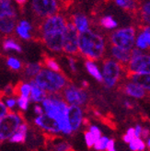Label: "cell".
<instances>
[{
	"mask_svg": "<svg viewBox=\"0 0 150 151\" xmlns=\"http://www.w3.org/2000/svg\"><path fill=\"white\" fill-rule=\"evenodd\" d=\"M141 18L144 22L150 25V1L143 4L141 7Z\"/></svg>",
	"mask_w": 150,
	"mask_h": 151,
	"instance_id": "37",
	"label": "cell"
},
{
	"mask_svg": "<svg viewBox=\"0 0 150 151\" xmlns=\"http://www.w3.org/2000/svg\"><path fill=\"white\" fill-rule=\"evenodd\" d=\"M32 92V83L31 81H19L15 86V93L17 97L29 98Z\"/></svg>",
	"mask_w": 150,
	"mask_h": 151,
	"instance_id": "26",
	"label": "cell"
},
{
	"mask_svg": "<svg viewBox=\"0 0 150 151\" xmlns=\"http://www.w3.org/2000/svg\"><path fill=\"white\" fill-rule=\"evenodd\" d=\"M128 147L130 151H146V140L142 137H136L128 144Z\"/></svg>",
	"mask_w": 150,
	"mask_h": 151,
	"instance_id": "30",
	"label": "cell"
},
{
	"mask_svg": "<svg viewBox=\"0 0 150 151\" xmlns=\"http://www.w3.org/2000/svg\"><path fill=\"white\" fill-rule=\"evenodd\" d=\"M33 12L42 19H46L57 14L59 10L58 0H32Z\"/></svg>",
	"mask_w": 150,
	"mask_h": 151,
	"instance_id": "11",
	"label": "cell"
},
{
	"mask_svg": "<svg viewBox=\"0 0 150 151\" xmlns=\"http://www.w3.org/2000/svg\"><path fill=\"white\" fill-rule=\"evenodd\" d=\"M150 137V127L148 126H144L143 127V132H142V138H144L145 140Z\"/></svg>",
	"mask_w": 150,
	"mask_h": 151,
	"instance_id": "45",
	"label": "cell"
},
{
	"mask_svg": "<svg viewBox=\"0 0 150 151\" xmlns=\"http://www.w3.org/2000/svg\"><path fill=\"white\" fill-rule=\"evenodd\" d=\"M17 101H18V111L20 112H25L29 109L31 106V100L29 98L25 97H17Z\"/></svg>",
	"mask_w": 150,
	"mask_h": 151,
	"instance_id": "35",
	"label": "cell"
},
{
	"mask_svg": "<svg viewBox=\"0 0 150 151\" xmlns=\"http://www.w3.org/2000/svg\"><path fill=\"white\" fill-rule=\"evenodd\" d=\"M2 48L4 50V52H22V48H21V45L17 42L16 39L10 37V36H7L5 37V39L2 42Z\"/></svg>",
	"mask_w": 150,
	"mask_h": 151,
	"instance_id": "24",
	"label": "cell"
},
{
	"mask_svg": "<svg viewBox=\"0 0 150 151\" xmlns=\"http://www.w3.org/2000/svg\"><path fill=\"white\" fill-rule=\"evenodd\" d=\"M81 86H82V88H86L88 87V83L87 81H82Z\"/></svg>",
	"mask_w": 150,
	"mask_h": 151,
	"instance_id": "50",
	"label": "cell"
},
{
	"mask_svg": "<svg viewBox=\"0 0 150 151\" xmlns=\"http://www.w3.org/2000/svg\"><path fill=\"white\" fill-rule=\"evenodd\" d=\"M6 65L12 71L19 72L23 69V63L16 56H7L6 59Z\"/></svg>",
	"mask_w": 150,
	"mask_h": 151,
	"instance_id": "28",
	"label": "cell"
},
{
	"mask_svg": "<svg viewBox=\"0 0 150 151\" xmlns=\"http://www.w3.org/2000/svg\"><path fill=\"white\" fill-rule=\"evenodd\" d=\"M24 122L25 118L22 112L19 111H9L5 117L0 119V144L9 141L13 134Z\"/></svg>",
	"mask_w": 150,
	"mask_h": 151,
	"instance_id": "6",
	"label": "cell"
},
{
	"mask_svg": "<svg viewBox=\"0 0 150 151\" xmlns=\"http://www.w3.org/2000/svg\"><path fill=\"white\" fill-rule=\"evenodd\" d=\"M61 95L68 105H75V106L83 107L89 100V96L85 88L82 87H77L73 84L67 85L62 91Z\"/></svg>",
	"mask_w": 150,
	"mask_h": 151,
	"instance_id": "9",
	"label": "cell"
},
{
	"mask_svg": "<svg viewBox=\"0 0 150 151\" xmlns=\"http://www.w3.org/2000/svg\"><path fill=\"white\" fill-rule=\"evenodd\" d=\"M83 138H84L85 145L88 148H93L96 141L99 139V137H97V135H95L93 133H91L88 129H86V131L83 134Z\"/></svg>",
	"mask_w": 150,
	"mask_h": 151,
	"instance_id": "33",
	"label": "cell"
},
{
	"mask_svg": "<svg viewBox=\"0 0 150 151\" xmlns=\"http://www.w3.org/2000/svg\"><path fill=\"white\" fill-rule=\"evenodd\" d=\"M46 147L47 151H73L70 143L62 137H47Z\"/></svg>",
	"mask_w": 150,
	"mask_h": 151,
	"instance_id": "16",
	"label": "cell"
},
{
	"mask_svg": "<svg viewBox=\"0 0 150 151\" xmlns=\"http://www.w3.org/2000/svg\"><path fill=\"white\" fill-rule=\"evenodd\" d=\"M9 112V109L6 108L4 101L0 99V119H2L3 117H5Z\"/></svg>",
	"mask_w": 150,
	"mask_h": 151,
	"instance_id": "42",
	"label": "cell"
},
{
	"mask_svg": "<svg viewBox=\"0 0 150 151\" xmlns=\"http://www.w3.org/2000/svg\"><path fill=\"white\" fill-rule=\"evenodd\" d=\"M122 91L126 96L132 98L133 100H142L146 98L147 94L146 90L143 87L130 79H128V81H126L123 84Z\"/></svg>",
	"mask_w": 150,
	"mask_h": 151,
	"instance_id": "15",
	"label": "cell"
},
{
	"mask_svg": "<svg viewBox=\"0 0 150 151\" xmlns=\"http://www.w3.org/2000/svg\"><path fill=\"white\" fill-rule=\"evenodd\" d=\"M14 95H16V93H15V86L9 84L5 86L3 89H1V95L0 96L6 97V96H14Z\"/></svg>",
	"mask_w": 150,
	"mask_h": 151,
	"instance_id": "39",
	"label": "cell"
},
{
	"mask_svg": "<svg viewBox=\"0 0 150 151\" xmlns=\"http://www.w3.org/2000/svg\"><path fill=\"white\" fill-rule=\"evenodd\" d=\"M15 2L17 4H19V6H22V5H25L27 3V0H15Z\"/></svg>",
	"mask_w": 150,
	"mask_h": 151,
	"instance_id": "48",
	"label": "cell"
},
{
	"mask_svg": "<svg viewBox=\"0 0 150 151\" xmlns=\"http://www.w3.org/2000/svg\"><path fill=\"white\" fill-rule=\"evenodd\" d=\"M79 52L87 57L88 60H99L105 52V42L103 37L90 29L79 32L78 35Z\"/></svg>",
	"mask_w": 150,
	"mask_h": 151,
	"instance_id": "3",
	"label": "cell"
},
{
	"mask_svg": "<svg viewBox=\"0 0 150 151\" xmlns=\"http://www.w3.org/2000/svg\"><path fill=\"white\" fill-rule=\"evenodd\" d=\"M123 65L112 59H105L102 64V82L108 88H114L121 79Z\"/></svg>",
	"mask_w": 150,
	"mask_h": 151,
	"instance_id": "8",
	"label": "cell"
},
{
	"mask_svg": "<svg viewBox=\"0 0 150 151\" xmlns=\"http://www.w3.org/2000/svg\"><path fill=\"white\" fill-rule=\"evenodd\" d=\"M43 68V66L40 63H28L24 65L23 69V75L24 77L29 79V80H32L34 78L38 75L41 70Z\"/></svg>",
	"mask_w": 150,
	"mask_h": 151,
	"instance_id": "23",
	"label": "cell"
},
{
	"mask_svg": "<svg viewBox=\"0 0 150 151\" xmlns=\"http://www.w3.org/2000/svg\"><path fill=\"white\" fill-rule=\"evenodd\" d=\"M68 64H69V67L72 72L76 73L78 71V68H77V65H76V61L72 58V57H69L68 58Z\"/></svg>",
	"mask_w": 150,
	"mask_h": 151,
	"instance_id": "44",
	"label": "cell"
},
{
	"mask_svg": "<svg viewBox=\"0 0 150 151\" xmlns=\"http://www.w3.org/2000/svg\"><path fill=\"white\" fill-rule=\"evenodd\" d=\"M67 116H68V120H69V123H70L74 134L79 132L82 128H83L85 121H86L83 107L69 105Z\"/></svg>",
	"mask_w": 150,
	"mask_h": 151,
	"instance_id": "14",
	"label": "cell"
},
{
	"mask_svg": "<svg viewBox=\"0 0 150 151\" xmlns=\"http://www.w3.org/2000/svg\"><path fill=\"white\" fill-rule=\"evenodd\" d=\"M87 129L89 130L91 133H93L95 135H97V137H98L99 138L102 135V131L100 129V127L99 125H97V124H88Z\"/></svg>",
	"mask_w": 150,
	"mask_h": 151,
	"instance_id": "40",
	"label": "cell"
},
{
	"mask_svg": "<svg viewBox=\"0 0 150 151\" xmlns=\"http://www.w3.org/2000/svg\"><path fill=\"white\" fill-rule=\"evenodd\" d=\"M32 111L34 113L35 116H38V115H42L44 113V110L42 103H35L32 107Z\"/></svg>",
	"mask_w": 150,
	"mask_h": 151,
	"instance_id": "41",
	"label": "cell"
},
{
	"mask_svg": "<svg viewBox=\"0 0 150 151\" xmlns=\"http://www.w3.org/2000/svg\"><path fill=\"white\" fill-rule=\"evenodd\" d=\"M44 113L57 120L62 126L63 137H72L74 134L68 120L69 105L61 94H48L46 99L42 102Z\"/></svg>",
	"mask_w": 150,
	"mask_h": 151,
	"instance_id": "2",
	"label": "cell"
},
{
	"mask_svg": "<svg viewBox=\"0 0 150 151\" xmlns=\"http://www.w3.org/2000/svg\"><path fill=\"white\" fill-rule=\"evenodd\" d=\"M107 151H117V149L115 148V149H111V150H107Z\"/></svg>",
	"mask_w": 150,
	"mask_h": 151,
	"instance_id": "51",
	"label": "cell"
},
{
	"mask_svg": "<svg viewBox=\"0 0 150 151\" xmlns=\"http://www.w3.org/2000/svg\"><path fill=\"white\" fill-rule=\"evenodd\" d=\"M111 42L114 46L131 51L136 43V29L128 27L115 31L111 35Z\"/></svg>",
	"mask_w": 150,
	"mask_h": 151,
	"instance_id": "10",
	"label": "cell"
},
{
	"mask_svg": "<svg viewBox=\"0 0 150 151\" xmlns=\"http://www.w3.org/2000/svg\"><path fill=\"white\" fill-rule=\"evenodd\" d=\"M73 24L77 28L78 32H87L89 28V23L88 18L83 14H75L73 16Z\"/></svg>",
	"mask_w": 150,
	"mask_h": 151,
	"instance_id": "25",
	"label": "cell"
},
{
	"mask_svg": "<svg viewBox=\"0 0 150 151\" xmlns=\"http://www.w3.org/2000/svg\"><path fill=\"white\" fill-rule=\"evenodd\" d=\"M136 137V132H134V128L133 127H129L128 129L125 131V133L123 134L122 138H123V141L125 143V144L128 145L129 143L132 140H133Z\"/></svg>",
	"mask_w": 150,
	"mask_h": 151,
	"instance_id": "38",
	"label": "cell"
},
{
	"mask_svg": "<svg viewBox=\"0 0 150 151\" xmlns=\"http://www.w3.org/2000/svg\"><path fill=\"white\" fill-rule=\"evenodd\" d=\"M146 148L150 150V137L146 139Z\"/></svg>",
	"mask_w": 150,
	"mask_h": 151,
	"instance_id": "49",
	"label": "cell"
},
{
	"mask_svg": "<svg viewBox=\"0 0 150 151\" xmlns=\"http://www.w3.org/2000/svg\"><path fill=\"white\" fill-rule=\"evenodd\" d=\"M123 106L126 109H133V104L130 101H123Z\"/></svg>",
	"mask_w": 150,
	"mask_h": 151,
	"instance_id": "47",
	"label": "cell"
},
{
	"mask_svg": "<svg viewBox=\"0 0 150 151\" xmlns=\"http://www.w3.org/2000/svg\"><path fill=\"white\" fill-rule=\"evenodd\" d=\"M43 65L46 68L52 70V71H56V72H61V67H60L59 64L56 62V60L49 57V56H45L43 59Z\"/></svg>",
	"mask_w": 150,
	"mask_h": 151,
	"instance_id": "34",
	"label": "cell"
},
{
	"mask_svg": "<svg viewBox=\"0 0 150 151\" xmlns=\"http://www.w3.org/2000/svg\"><path fill=\"white\" fill-rule=\"evenodd\" d=\"M100 25L105 29H112L117 27V21L111 16H105L100 19Z\"/></svg>",
	"mask_w": 150,
	"mask_h": 151,
	"instance_id": "36",
	"label": "cell"
},
{
	"mask_svg": "<svg viewBox=\"0 0 150 151\" xmlns=\"http://www.w3.org/2000/svg\"><path fill=\"white\" fill-rule=\"evenodd\" d=\"M110 139L111 138L108 137V135L102 134L101 137L96 141L93 148L96 151H107L108 150V146H109Z\"/></svg>",
	"mask_w": 150,
	"mask_h": 151,
	"instance_id": "32",
	"label": "cell"
},
{
	"mask_svg": "<svg viewBox=\"0 0 150 151\" xmlns=\"http://www.w3.org/2000/svg\"><path fill=\"white\" fill-rule=\"evenodd\" d=\"M143 125L140 124H136L133 126L134 128V132H136V137H142V132H143Z\"/></svg>",
	"mask_w": 150,
	"mask_h": 151,
	"instance_id": "43",
	"label": "cell"
},
{
	"mask_svg": "<svg viewBox=\"0 0 150 151\" xmlns=\"http://www.w3.org/2000/svg\"><path fill=\"white\" fill-rule=\"evenodd\" d=\"M32 25L29 20L26 19H21L19 21H18V23L16 25V28H15V33L16 35L20 38L21 40H25V41H29L32 39Z\"/></svg>",
	"mask_w": 150,
	"mask_h": 151,
	"instance_id": "17",
	"label": "cell"
},
{
	"mask_svg": "<svg viewBox=\"0 0 150 151\" xmlns=\"http://www.w3.org/2000/svg\"><path fill=\"white\" fill-rule=\"evenodd\" d=\"M126 70L127 74H150V55L141 54L132 57Z\"/></svg>",
	"mask_w": 150,
	"mask_h": 151,
	"instance_id": "13",
	"label": "cell"
},
{
	"mask_svg": "<svg viewBox=\"0 0 150 151\" xmlns=\"http://www.w3.org/2000/svg\"><path fill=\"white\" fill-rule=\"evenodd\" d=\"M17 12L11 0H0V36L7 37L15 32Z\"/></svg>",
	"mask_w": 150,
	"mask_h": 151,
	"instance_id": "5",
	"label": "cell"
},
{
	"mask_svg": "<svg viewBox=\"0 0 150 151\" xmlns=\"http://www.w3.org/2000/svg\"><path fill=\"white\" fill-rule=\"evenodd\" d=\"M67 23L65 19L59 14L43 19L40 26V34L42 42L50 51L61 52L64 50Z\"/></svg>",
	"mask_w": 150,
	"mask_h": 151,
	"instance_id": "1",
	"label": "cell"
},
{
	"mask_svg": "<svg viewBox=\"0 0 150 151\" xmlns=\"http://www.w3.org/2000/svg\"><path fill=\"white\" fill-rule=\"evenodd\" d=\"M127 78L142 86L150 94V74H127Z\"/></svg>",
	"mask_w": 150,
	"mask_h": 151,
	"instance_id": "22",
	"label": "cell"
},
{
	"mask_svg": "<svg viewBox=\"0 0 150 151\" xmlns=\"http://www.w3.org/2000/svg\"><path fill=\"white\" fill-rule=\"evenodd\" d=\"M29 81L32 83V92H31V96H29V100H31V101L33 104L42 103L46 99L48 93L39 85H37L33 80H29Z\"/></svg>",
	"mask_w": 150,
	"mask_h": 151,
	"instance_id": "20",
	"label": "cell"
},
{
	"mask_svg": "<svg viewBox=\"0 0 150 151\" xmlns=\"http://www.w3.org/2000/svg\"><path fill=\"white\" fill-rule=\"evenodd\" d=\"M136 45L140 50L147 49L150 46V25L143 28L136 39Z\"/></svg>",
	"mask_w": 150,
	"mask_h": 151,
	"instance_id": "21",
	"label": "cell"
},
{
	"mask_svg": "<svg viewBox=\"0 0 150 151\" xmlns=\"http://www.w3.org/2000/svg\"><path fill=\"white\" fill-rule=\"evenodd\" d=\"M29 132V124L25 121L24 123H22L19 125L18 130L13 134V135L9 139V142L14 143V144H23L28 138Z\"/></svg>",
	"mask_w": 150,
	"mask_h": 151,
	"instance_id": "18",
	"label": "cell"
},
{
	"mask_svg": "<svg viewBox=\"0 0 150 151\" xmlns=\"http://www.w3.org/2000/svg\"><path fill=\"white\" fill-rule=\"evenodd\" d=\"M0 95H1V88H0Z\"/></svg>",
	"mask_w": 150,
	"mask_h": 151,
	"instance_id": "52",
	"label": "cell"
},
{
	"mask_svg": "<svg viewBox=\"0 0 150 151\" xmlns=\"http://www.w3.org/2000/svg\"><path fill=\"white\" fill-rule=\"evenodd\" d=\"M32 123L37 129L45 134L47 137H63L61 124L45 113L35 116L32 120Z\"/></svg>",
	"mask_w": 150,
	"mask_h": 151,
	"instance_id": "7",
	"label": "cell"
},
{
	"mask_svg": "<svg viewBox=\"0 0 150 151\" xmlns=\"http://www.w3.org/2000/svg\"><path fill=\"white\" fill-rule=\"evenodd\" d=\"M0 99H1L5 105L6 106V108L9 109V111H18V101H17V96H6V97H3L0 96Z\"/></svg>",
	"mask_w": 150,
	"mask_h": 151,
	"instance_id": "31",
	"label": "cell"
},
{
	"mask_svg": "<svg viewBox=\"0 0 150 151\" xmlns=\"http://www.w3.org/2000/svg\"><path fill=\"white\" fill-rule=\"evenodd\" d=\"M85 66H86L87 71L92 78H94L97 81L102 82V80H103L102 73H101L100 69L99 68V66L97 65L93 61H91V60H87L85 62Z\"/></svg>",
	"mask_w": 150,
	"mask_h": 151,
	"instance_id": "27",
	"label": "cell"
},
{
	"mask_svg": "<svg viewBox=\"0 0 150 151\" xmlns=\"http://www.w3.org/2000/svg\"><path fill=\"white\" fill-rule=\"evenodd\" d=\"M32 80L48 94H61L69 84L68 78L62 72L52 71L46 67H43Z\"/></svg>",
	"mask_w": 150,
	"mask_h": 151,
	"instance_id": "4",
	"label": "cell"
},
{
	"mask_svg": "<svg viewBox=\"0 0 150 151\" xmlns=\"http://www.w3.org/2000/svg\"><path fill=\"white\" fill-rule=\"evenodd\" d=\"M115 148H116V142L113 138H111L109 142V146H108V150L115 149Z\"/></svg>",
	"mask_w": 150,
	"mask_h": 151,
	"instance_id": "46",
	"label": "cell"
},
{
	"mask_svg": "<svg viewBox=\"0 0 150 151\" xmlns=\"http://www.w3.org/2000/svg\"><path fill=\"white\" fill-rule=\"evenodd\" d=\"M78 35L79 32L73 24V22H68L65 33L64 50H63L68 55H77L79 52Z\"/></svg>",
	"mask_w": 150,
	"mask_h": 151,
	"instance_id": "12",
	"label": "cell"
},
{
	"mask_svg": "<svg viewBox=\"0 0 150 151\" xmlns=\"http://www.w3.org/2000/svg\"><path fill=\"white\" fill-rule=\"evenodd\" d=\"M114 3L128 12H136L137 10V5L134 0H113Z\"/></svg>",
	"mask_w": 150,
	"mask_h": 151,
	"instance_id": "29",
	"label": "cell"
},
{
	"mask_svg": "<svg viewBox=\"0 0 150 151\" xmlns=\"http://www.w3.org/2000/svg\"><path fill=\"white\" fill-rule=\"evenodd\" d=\"M111 52L112 56H113L123 66L128 65V63L130 62V60L132 58L131 51L114 46V45L111 46Z\"/></svg>",
	"mask_w": 150,
	"mask_h": 151,
	"instance_id": "19",
	"label": "cell"
}]
</instances>
